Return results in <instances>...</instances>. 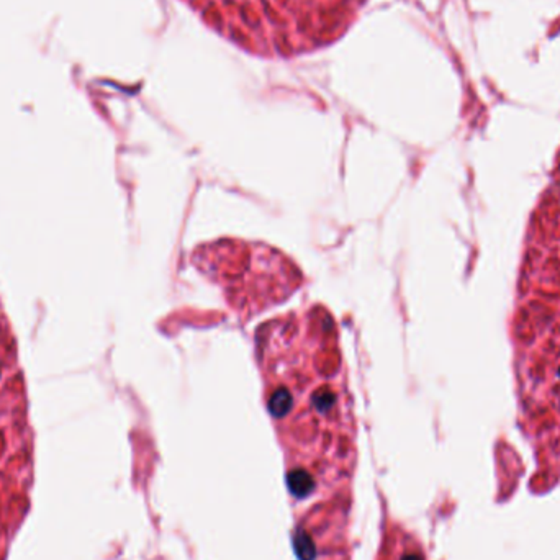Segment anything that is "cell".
<instances>
[{"instance_id":"cell-2","label":"cell","mask_w":560,"mask_h":560,"mask_svg":"<svg viewBox=\"0 0 560 560\" xmlns=\"http://www.w3.org/2000/svg\"><path fill=\"white\" fill-rule=\"evenodd\" d=\"M382 560H426L420 540L407 533L402 526H393L383 538Z\"/></svg>"},{"instance_id":"cell-1","label":"cell","mask_w":560,"mask_h":560,"mask_svg":"<svg viewBox=\"0 0 560 560\" xmlns=\"http://www.w3.org/2000/svg\"><path fill=\"white\" fill-rule=\"evenodd\" d=\"M266 403L285 454L295 501L349 485L355 425L338 329L321 306L287 313L257 329Z\"/></svg>"}]
</instances>
